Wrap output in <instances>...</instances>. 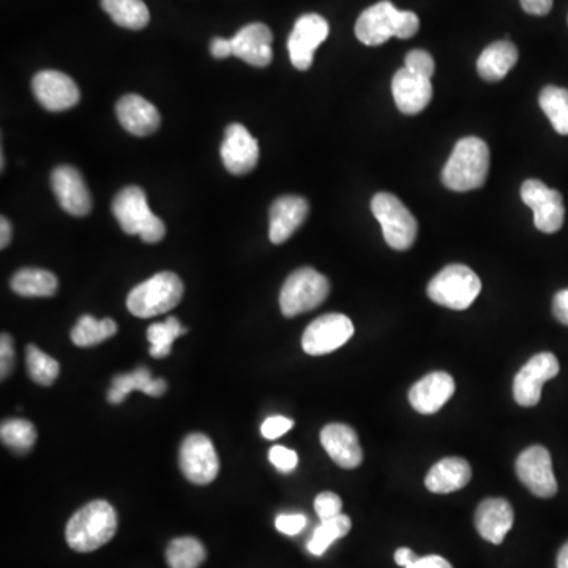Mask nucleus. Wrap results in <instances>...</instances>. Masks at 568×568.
Returning <instances> with one entry per match:
<instances>
[{
  "label": "nucleus",
  "instance_id": "nucleus-23",
  "mask_svg": "<svg viewBox=\"0 0 568 568\" xmlns=\"http://www.w3.org/2000/svg\"><path fill=\"white\" fill-rule=\"evenodd\" d=\"M321 444L340 468L355 469L362 464L363 452L359 436L351 426L330 423L321 431Z\"/></svg>",
  "mask_w": 568,
  "mask_h": 568
},
{
  "label": "nucleus",
  "instance_id": "nucleus-28",
  "mask_svg": "<svg viewBox=\"0 0 568 568\" xmlns=\"http://www.w3.org/2000/svg\"><path fill=\"white\" fill-rule=\"evenodd\" d=\"M10 286L18 296L53 297L59 288V280L48 270L27 267L13 275Z\"/></svg>",
  "mask_w": 568,
  "mask_h": 568
},
{
  "label": "nucleus",
  "instance_id": "nucleus-42",
  "mask_svg": "<svg viewBox=\"0 0 568 568\" xmlns=\"http://www.w3.org/2000/svg\"><path fill=\"white\" fill-rule=\"evenodd\" d=\"M278 531L281 534L297 535L307 526V518L300 513H292V515H280L275 521Z\"/></svg>",
  "mask_w": 568,
  "mask_h": 568
},
{
  "label": "nucleus",
  "instance_id": "nucleus-9",
  "mask_svg": "<svg viewBox=\"0 0 568 568\" xmlns=\"http://www.w3.org/2000/svg\"><path fill=\"white\" fill-rule=\"evenodd\" d=\"M180 469L195 485H209L217 479L220 460L206 434L193 433L180 445Z\"/></svg>",
  "mask_w": 568,
  "mask_h": 568
},
{
  "label": "nucleus",
  "instance_id": "nucleus-39",
  "mask_svg": "<svg viewBox=\"0 0 568 568\" xmlns=\"http://www.w3.org/2000/svg\"><path fill=\"white\" fill-rule=\"evenodd\" d=\"M270 463L277 468L278 472L289 474L299 464V455L294 450L286 449L283 445H275L269 452Z\"/></svg>",
  "mask_w": 568,
  "mask_h": 568
},
{
  "label": "nucleus",
  "instance_id": "nucleus-14",
  "mask_svg": "<svg viewBox=\"0 0 568 568\" xmlns=\"http://www.w3.org/2000/svg\"><path fill=\"white\" fill-rule=\"evenodd\" d=\"M516 475L521 483L537 497H553L557 493V482L553 472L551 455L542 445H532L516 460Z\"/></svg>",
  "mask_w": 568,
  "mask_h": 568
},
{
  "label": "nucleus",
  "instance_id": "nucleus-40",
  "mask_svg": "<svg viewBox=\"0 0 568 568\" xmlns=\"http://www.w3.org/2000/svg\"><path fill=\"white\" fill-rule=\"evenodd\" d=\"M292 426H294V422L288 419V417L273 415V417H269L266 422L262 423L261 433L264 438L273 441V439L281 438L283 434L288 433Z\"/></svg>",
  "mask_w": 568,
  "mask_h": 568
},
{
  "label": "nucleus",
  "instance_id": "nucleus-36",
  "mask_svg": "<svg viewBox=\"0 0 568 568\" xmlns=\"http://www.w3.org/2000/svg\"><path fill=\"white\" fill-rule=\"evenodd\" d=\"M27 371L32 381L37 384L53 385L59 378L60 365L56 359L49 357L45 352L40 351L34 344H29L26 349Z\"/></svg>",
  "mask_w": 568,
  "mask_h": 568
},
{
  "label": "nucleus",
  "instance_id": "nucleus-13",
  "mask_svg": "<svg viewBox=\"0 0 568 568\" xmlns=\"http://www.w3.org/2000/svg\"><path fill=\"white\" fill-rule=\"evenodd\" d=\"M326 19L316 13L300 16L289 35L288 49L291 62L297 70L307 71L313 65L314 53L329 37Z\"/></svg>",
  "mask_w": 568,
  "mask_h": 568
},
{
  "label": "nucleus",
  "instance_id": "nucleus-24",
  "mask_svg": "<svg viewBox=\"0 0 568 568\" xmlns=\"http://www.w3.org/2000/svg\"><path fill=\"white\" fill-rule=\"evenodd\" d=\"M116 114L120 125L128 133L139 138L152 135L160 128L161 117L158 109L139 95L131 94L120 98L117 101Z\"/></svg>",
  "mask_w": 568,
  "mask_h": 568
},
{
  "label": "nucleus",
  "instance_id": "nucleus-47",
  "mask_svg": "<svg viewBox=\"0 0 568 568\" xmlns=\"http://www.w3.org/2000/svg\"><path fill=\"white\" fill-rule=\"evenodd\" d=\"M419 559V556L414 553V551L409 550V548H400L395 553V562H397L400 567H409V565L414 564L415 561Z\"/></svg>",
  "mask_w": 568,
  "mask_h": 568
},
{
  "label": "nucleus",
  "instance_id": "nucleus-18",
  "mask_svg": "<svg viewBox=\"0 0 568 568\" xmlns=\"http://www.w3.org/2000/svg\"><path fill=\"white\" fill-rule=\"evenodd\" d=\"M392 94L401 113L415 116L430 105L433 98L431 79L417 75L406 67L400 68L393 76Z\"/></svg>",
  "mask_w": 568,
  "mask_h": 568
},
{
  "label": "nucleus",
  "instance_id": "nucleus-48",
  "mask_svg": "<svg viewBox=\"0 0 568 568\" xmlns=\"http://www.w3.org/2000/svg\"><path fill=\"white\" fill-rule=\"evenodd\" d=\"M10 240H12V225L7 218H0V248L5 250V248L10 245Z\"/></svg>",
  "mask_w": 568,
  "mask_h": 568
},
{
  "label": "nucleus",
  "instance_id": "nucleus-21",
  "mask_svg": "<svg viewBox=\"0 0 568 568\" xmlns=\"http://www.w3.org/2000/svg\"><path fill=\"white\" fill-rule=\"evenodd\" d=\"M310 206L300 196H281L270 207V242L281 245L307 220Z\"/></svg>",
  "mask_w": 568,
  "mask_h": 568
},
{
  "label": "nucleus",
  "instance_id": "nucleus-31",
  "mask_svg": "<svg viewBox=\"0 0 568 568\" xmlns=\"http://www.w3.org/2000/svg\"><path fill=\"white\" fill-rule=\"evenodd\" d=\"M540 108L559 135H568V90L548 86L540 94Z\"/></svg>",
  "mask_w": 568,
  "mask_h": 568
},
{
  "label": "nucleus",
  "instance_id": "nucleus-8",
  "mask_svg": "<svg viewBox=\"0 0 568 568\" xmlns=\"http://www.w3.org/2000/svg\"><path fill=\"white\" fill-rule=\"evenodd\" d=\"M374 217L381 223L384 239L393 250L406 251L417 239L419 225L397 196L378 193L371 201Z\"/></svg>",
  "mask_w": 568,
  "mask_h": 568
},
{
  "label": "nucleus",
  "instance_id": "nucleus-25",
  "mask_svg": "<svg viewBox=\"0 0 568 568\" xmlns=\"http://www.w3.org/2000/svg\"><path fill=\"white\" fill-rule=\"evenodd\" d=\"M471 477V464L458 456H450L434 464L426 475L425 486L431 493L449 494L468 485Z\"/></svg>",
  "mask_w": 568,
  "mask_h": 568
},
{
  "label": "nucleus",
  "instance_id": "nucleus-26",
  "mask_svg": "<svg viewBox=\"0 0 568 568\" xmlns=\"http://www.w3.org/2000/svg\"><path fill=\"white\" fill-rule=\"evenodd\" d=\"M166 389L168 384L165 379H154L147 368H138L133 373L120 374L114 378L108 400L111 404H122L133 390H141L150 397H161L165 395Z\"/></svg>",
  "mask_w": 568,
  "mask_h": 568
},
{
  "label": "nucleus",
  "instance_id": "nucleus-32",
  "mask_svg": "<svg viewBox=\"0 0 568 568\" xmlns=\"http://www.w3.org/2000/svg\"><path fill=\"white\" fill-rule=\"evenodd\" d=\"M206 556V548L193 537L172 540L166 551V561L171 568H199Z\"/></svg>",
  "mask_w": 568,
  "mask_h": 568
},
{
  "label": "nucleus",
  "instance_id": "nucleus-11",
  "mask_svg": "<svg viewBox=\"0 0 568 568\" xmlns=\"http://www.w3.org/2000/svg\"><path fill=\"white\" fill-rule=\"evenodd\" d=\"M521 199L534 210L535 228L553 234L564 225V199L559 191L546 187L540 180H526L521 187Z\"/></svg>",
  "mask_w": 568,
  "mask_h": 568
},
{
  "label": "nucleus",
  "instance_id": "nucleus-16",
  "mask_svg": "<svg viewBox=\"0 0 568 568\" xmlns=\"http://www.w3.org/2000/svg\"><path fill=\"white\" fill-rule=\"evenodd\" d=\"M51 187L60 207L75 217H86L92 210V196L84 177L73 166H59L51 174Z\"/></svg>",
  "mask_w": 568,
  "mask_h": 568
},
{
  "label": "nucleus",
  "instance_id": "nucleus-22",
  "mask_svg": "<svg viewBox=\"0 0 568 568\" xmlns=\"http://www.w3.org/2000/svg\"><path fill=\"white\" fill-rule=\"evenodd\" d=\"M515 521L512 505L501 497H490L479 505L475 512L474 523L482 539L493 545H501L505 535L509 534Z\"/></svg>",
  "mask_w": 568,
  "mask_h": 568
},
{
  "label": "nucleus",
  "instance_id": "nucleus-17",
  "mask_svg": "<svg viewBox=\"0 0 568 568\" xmlns=\"http://www.w3.org/2000/svg\"><path fill=\"white\" fill-rule=\"evenodd\" d=\"M221 158L234 176H245L258 165L259 146L250 131L240 124H231L225 131V141L221 144Z\"/></svg>",
  "mask_w": 568,
  "mask_h": 568
},
{
  "label": "nucleus",
  "instance_id": "nucleus-35",
  "mask_svg": "<svg viewBox=\"0 0 568 568\" xmlns=\"http://www.w3.org/2000/svg\"><path fill=\"white\" fill-rule=\"evenodd\" d=\"M0 438L13 452L27 453L37 441V430L29 420H5L2 423V428H0Z\"/></svg>",
  "mask_w": 568,
  "mask_h": 568
},
{
  "label": "nucleus",
  "instance_id": "nucleus-20",
  "mask_svg": "<svg viewBox=\"0 0 568 568\" xmlns=\"http://www.w3.org/2000/svg\"><path fill=\"white\" fill-rule=\"evenodd\" d=\"M455 393V381L449 373L436 371V373L426 374L425 378L420 379L412 385L409 390V401L412 408L420 414H434L441 411L450 398Z\"/></svg>",
  "mask_w": 568,
  "mask_h": 568
},
{
  "label": "nucleus",
  "instance_id": "nucleus-43",
  "mask_svg": "<svg viewBox=\"0 0 568 568\" xmlns=\"http://www.w3.org/2000/svg\"><path fill=\"white\" fill-rule=\"evenodd\" d=\"M553 313L557 321L568 326V288L562 289L554 296Z\"/></svg>",
  "mask_w": 568,
  "mask_h": 568
},
{
  "label": "nucleus",
  "instance_id": "nucleus-44",
  "mask_svg": "<svg viewBox=\"0 0 568 568\" xmlns=\"http://www.w3.org/2000/svg\"><path fill=\"white\" fill-rule=\"evenodd\" d=\"M524 12L534 16H545L553 8V0H520Z\"/></svg>",
  "mask_w": 568,
  "mask_h": 568
},
{
  "label": "nucleus",
  "instance_id": "nucleus-15",
  "mask_svg": "<svg viewBox=\"0 0 568 568\" xmlns=\"http://www.w3.org/2000/svg\"><path fill=\"white\" fill-rule=\"evenodd\" d=\"M32 92L38 103L51 113H60L73 108L78 105L81 97L75 81L62 71L54 70L37 73L32 79Z\"/></svg>",
  "mask_w": 568,
  "mask_h": 568
},
{
  "label": "nucleus",
  "instance_id": "nucleus-19",
  "mask_svg": "<svg viewBox=\"0 0 568 568\" xmlns=\"http://www.w3.org/2000/svg\"><path fill=\"white\" fill-rule=\"evenodd\" d=\"M272 42V30L266 24H248L231 38L232 56L253 67H267L273 59Z\"/></svg>",
  "mask_w": 568,
  "mask_h": 568
},
{
  "label": "nucleus",
  "instance_id": "nucleus-41",
  "mask_svg": "<svg viewBox=\"0 0 568 568\" xmlns=\"http://www.w3.org/2000/svg\"><path fill=\"white\" fill-rule=\"evenodd\" d=\"M15 367V346L13 338L8 333H2L0 338V376L7 379Z\"/></svg>",
  "mask_w": 568,
  "mask_h": 568
},
{
  "label": "nucleus",
  "instance_id": "nucleus-46",
  "mask_svg": "<svg viewBox=\"0 0 568 568\" xmlns=\"http://www.w3.org/2000/svg\"><path fill=\"white\" fill-rule=\"evenodd\" d=\"M210 53L215 59H226V57L232 56L231 40L221 37L213 38L212 43H210Z\"/></svg>",
  "mask_w": 568,
  "mask_h": 568
},
{
  "label": "nucleus",
  "instance_id": "nucleus-29",
  "mask_svg": "<svg viewBox=\"0 0 568 568\" xmlns=\"http://www.w3.org/2000/svg\"><path fill=\"white\" fill-rule=\"evenodd\" d=\"M101 7L117 26L141 30L149 24L150 13L142 0H101Z\"/></svg>",
  "mask_w": 568,
  "mask_h": 568
},
{
  "label": "nucleus",
  "instance_id": "nucleus-12",
  "mask_svg": "<svg viewBox=\"0 0 568 568\" xmlns=\"http://www.w3.org/2000/svg\"><path fill=\"white\" fill-rule=\"evenodd\" d=\"M559 360L551 352H542L532 357L518 371L513 381V397L516 403L524 408H532L542 398V387L545 382L556 378L559 374Z\"/></svg>",
  "mask_w": 568,
  "mask_h": 568
},
{
  "label": "nucleus",
  "instance_id": "nucleus-38",
  "mask_svg": "<svg viewBox=\"0 0 568 568\" xmlns=\"http://www.w3.org/2000/svg\"><path fill=\"white\" fill-rule=\"evenodd\" d=\"M341 509H343V502L340 496L330 491L321 493L314 499V510L321 521L332 520L335 516L341 515Z\"/></svg>",
  "mask_w": 568,
  "mask_h": 568
},
{
  "label": "nucleus",
  "instance_id": "nucleus-4",
  "mask_svg": "<svg viewBox=\"0 0 568 568\" xmlns=\"http://www.w3.org/2000/svg\"><path fill=\"white\" fill-rule=\"evenodd\" d=\"M113 213L120 228L130 236L141 237L142 242L158 243L165 237V223L150 210L142 188L127 187L119 191L113 201Z\"/></svg>",
  "mask_w": 568,
  "mask_h": 568
},
{
  "label": "nucleus",
  "instance_id": "nucleus-10",
  "mask_svg": "<svg viewBox=\"0 0 568 568\" xmlns=\"http://www.w3.org/2000/svg\"><path fill=\"white\" fill-rule=\"evenodd\" d=\"M354 335V324L340 313L324 314L314 319L302 337L303 351L308 355H324L337 351Z\"/></svg>",
  "mask_w": 568,
  "mask_h": 568
},
{
  "label": "nucleus",
  "instance_id": "nucleus-3",
  "mask_svg": "<svg viewBox=\"0 0 568 568\" xmlns=\"http://www.w3.org/2000/svg\"><path fill=\"white\" fill-rule=\"evenodd\" d=\"M419 29V16L398 10L389 0H382L359 16L355 24V35L363 45L379 46L392 37L408 40Z\"/></svg>",
  "mask_w": 568,
  "mask_h": 568
},
{
  "label": "nucleus",
  "instance_id": "nucleus-34",
  "mask_svg": "<svg viewBox=\"0 0 568 568\" xmlns=\"http://www.w3.org/2000/svg\"><path fill=\"white\" fill-rule=\"evenodd\" d=\"M351 527V518L343 515V513L335 516L332 520L321 521V526L316 527L313 537L308 542V551L313 556H322L335 540L346 537L351 531Z\"/></svg>",
  "mask_w": 568,
  "mask_h": 568
},
{
  "label": "nucleus",
  "instance_id": "nucleus-6",
  "mask_svg": "<svg viewBox=\"0 0 568 568\" xmlns=\"http://www.w3.org/2000/svg\"><path fill=\"white\" fill-rule=\"evenodd\" d=\"M482 291V281L463 264H452L428 284V297L450 310L463 311L471 307Z\"/></svg>",
  "mask_w": 568,
  "mask_h": 568
},
{
  "label": "nucleus",
  "instance_id": "nucleus-33",
  "mask_svg": "<svg viewBox=\"0 0 568 568\" xmlns=\"http://www.w3.org/2000/svg\"><path fill=\"white\" fill-rule=\"evenodd\" d=\"M188 330L180 326L179 319L169 316L165 322L152 324L147 330V340L150 343V355L155 359H165L171 354L172 343L176 338L185 335Z\"/></svg>",
  "mask_w": 568,
  "mask_h": 568
},
{
  "label": "nucleus",
  "instance_id": "nucleus-2",
  "mask_svg": "<svg viewBox=\"0 0 568 568\" xmlns=\"http://www.w3.org/2000/svg\"><path fill=\"white\" fill-rule=\"evenodd\" d=\"M117 532V513L106 501L84 505L67 524V543L78 553H92L113 540Z\"/></svg>",
  "mask_w": 568,
  "mask_h": 568
},
{
  "label": "nucleus",
  "instance_id": "nucleus-49",
  "mask_svg": "<svg viewBox=\"0 0 568 568\" xmlns=\"http://www.w3.org/2000/svg\"><path fill=\"white\" fill-rule=\"evenodd\" d=\"M557 568H568V542L562 546L557 554Z\"/></svg>",
  "mask_w": 568,
  "mask_h": 568
},
{
  "label": "nucleus",
  "instance_id": "nucleus-45",
  "mask_svg": "<svg viewBox=\"0 0 568 568\" xmlns=\"http://www.w3.org/2000/svg\"><path fill=\"white\" fill-rule=\"evenodd\" d=\"M406 568H453L447 559L441 556H425L419 557L414 564Z\"/></svg>",
  "mask_w": 568,
  "mask_h": 568
},
{
  "label": "nucleus",
  "instance_id": "nucleus-5",
  "mask_svg": "<svg viewBox=\"0 0 568 568\" xmlns=\"http://www.w3.org/2000/svg\"><path fill=\"white\" fill-rule=\"evenodd\" d=\"M184 297V283L176 273L161 272L131 289L127 307L136 318L147 319L168 313Z\"/></svg>",
  "mask_w": 568,
  "mask_h": 568
},
{
  "label": "nucleus",
  "instance_id": "nucleus-1",
  "mask_svg": "<svg viewBox=\"0 0 568 568\" xmlns=\"http://www.w3.org/2000/svg\"><path fill=\"white\" fill-rule=\"evenodd\" d=\"M490 171V149L483 139L469 136L458 141L447 165L442 169V184L452 191L477 190L485 185Z\"/></svg>",
  "mask_w": 568,
  "mask_h": 568
},
{
  "label": "nucleus",
  "instance_id": "nucleus-7",
  "mask_svg": "<svg viewBox=\"0 0 568 568\" xmlns=\"http://www.w3.org/2000/svg\"><path fill=\"white\" fill-rule=\"evenodd\" d=\"M330 283L322 273L311 267H302L284 281L280 294L281 313L286 318L318 308L327 299Z\"/></svg>",
  "mask_w": 568,
  "mask_h": 568
},
{
  "label": "nucleus",
  "instance_id": "nucleus-27",
  "mask_svg": "<svg viewBox=\"0 0 568 568\" xmlns=\"http://www.w3.org/2000/svg\"><path fill=\"white\" fill-rule=\"evenodd\" d=\"M518 62V49L513 43L496 42L483 49L477 60V71L488 83L501 81Z\"/></svg>",
  "mask_w": 568,
  "mask_h": 568
},
{
  "label": "nucleus",
  "instance_id": "nucleus-30",
  "mask_svg": "<svg viewBox=\"0 0 568 568\" xmlns=\"http://www.w3.org/2000/svg\"><path fill=\"white\" fill-rule=\"evenodd\" d=\"M116 333L117 324L113 319L106 318L98 321L89 314H84L71 330V341L79 348H92L95 344L113 338Z\"/></svg>",
  "mask_w": 568,
  "mask_h": 568
},
{
  "label": "nucleus",
  "instance_id": "nucleus-37",
  "mask_svg": "<svg viewBox=\"0 0 568 568\" xmlns=\"http://www.w3.org/2000/svg\"><path fill=\"white\" fill-rule=\"evenodd\" d=\"M404 67L408 70L414 71L417 75L425 76V78H430L434 75V70H436V65H434V59L431 57L430 53H426L423 49H414L411 53L404 59Z\"/></svg>",
  "mask_w": 568,
  "mask_h": 568
}]
</instances>
